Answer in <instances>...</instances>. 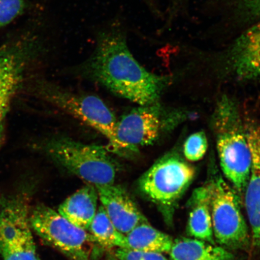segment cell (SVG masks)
Wrapping results in <instances>:
<instances>
[{
    "mask_svg": "<svg viewBox=\"0 0 260 260\" xmlns=\"http://www.w3.org/2000/svg\"><path fill=\"white\" fill-rule=\"evenodd\" d=\"M78 72L119 96L141 106L154 105L167 77L149 72L130 51L124 31L113 27L98 36L95 50Z\"/></svg>",
    "mask_w": 260,
    "mask_h": 260,
    "instance_id": "1",
    "label": "cell"
},
{
    "mask_svg": "<svg viewBox=\"0 0 260 260\" xmlns=\"http://www.w3.org/2000/svg\"><path fill=\"white\" fill-rule=\"evenodd\" d=\"M235 104L227 97L217 104L213 126L220 165L237 193L242 195L248 183L252 165L246 128Z\"/></svg>",
    "mask_w": 260,
    "mask_h": 260,
    "instance_id": "2",
    "label": "cell"
},
{
    "mask_svg": "<svg viewBox=\"0 0 260 260\" xmlns=\"http://www.w3.org/2000/svg\"><path fill=\"white\" fill-rule=\"evenodd\" d=\"M195 176L192 166L170 153L156 161L139 179L141 192L158 208L168 225L173 223L179 201Z\"/></svg>",
    "mask_w": 260,
    "mask_h": 260,
    "instance_id": "3",
    "label": "cell"
},
{
    "mask_svg": "<svg viewBox=\"0 0 260 260\" xmlns=\"http://www.w3.org/2000/svg\"><path fill=\"white\" fill-rule=\"evenodd\" d=\"M45 150L55 162L88 184L95 186L115 182L118 165L103 146L61 138L49 141Z\"/></svg>",
    "mask_w": 260,
    "mask_h": 260,
    "instance_id": "4",
    "label": "cell"
},
{
    "mask_svg": "<svg viewBox=\"0 0 260 260\" xmlns=\"http://www.w3.org/2000/svg\"><path fill=\"white\" fill-rule=\"evenodd\" d=\"M208 181L216 243L228 250L248 248L251 239L242 212L239 194L219 174L212 175Z\"/></svg>",
    "mask_w": 260,
    "mask_h": 260,
    "instance_id": "5",
    "label": "cell"
},
{
    "mask_svg": "<svg viewBox=\"0 0 260 260\" xmlns=\"http://www.w3.org/2000/svg\"><path fill=\"white\" fill-rule=\"evenodd\" d=\"M29 222L32 232L70 260H92L95 239L50 207L36 206L30 210Z\"/></svg>",
    "mask_w": 260,
    "mask_h": 260,
    "instance_id": "6",
    "label": "cell"
},
{
    "mask_svg": "<svg viewBox=\"0 0 260 260\" xmlns=\"http://www.w3.org/2000/svg\"><path fill=\"white\" fill-rule=\"evenodd\" d=\"M24 195L0 200V255L3 260H40L29 222Z\"/></svg>",
    "mask_w": 260,
    "mask_h": 260,
    "instance_id": "7",
    "label": "cell"
},
{
    "mask_svg": "<svg viewBox=\"0 0 260 260\" xmlns=\"http://www.w3.org/2000/svg\"><path fill=\"white\" fill-rule=\"evenodd\" d=\"M41 93L48 102L102 133L108 140L112 150L116 153L124 154L116 138L118 121L112 110L100 98L68 92L53 86H45Z\"/></svg>",
    "mask_w": 260,
    "mask_h": 260,
    "instance_id": "8",
    "label": "cell"
},
{
    "mask_svg": "<svg viewBox=\"0 0 260 260\" xmlns=\"http://www.w3.org/2000/svg\"><path fill=\"white\" fill-rule=\"evenodd\" d=\"M165 121L157 103L141 106L123 115L116 128V138L123 154L153 144L165 128Z\"/></svg>",
    "mask_w": 260,
    "mask_h": 260,
    "instance_id": "9",
    "label": "cell"
},
{
    "mask_svg": "<svg viewBox=\"0 0 260 260\" xmlns=\"http://www.w3.org/2000/svg\"><path fill=\"white\" fill-rule=\"evenodd\" d=\"M99 200L116 229L126 235L136 226L148 221L127 191L113 184L95 186Z\"/></svg>",
    "mask_w": 260,
    "mask_h": 260,
    "instance_id": "10",
    "label": "cell"
},
{
    "mask_svg": "<svg viewBox=\"0 0 260 260\" xmlns=\"http://www.w3.org/2000/svg\"><path fill=\"white\" fill-rule=\"evenodd\" d=\"M226 53L228 62L239 79L260 78V21L240 35Z\"/></svg>",
    "mask_w": 260,
    "mask_h": 260,
    "instance_id": "11",
    "label": "cell"
},
{
    "mask_svg": "<svg viewBox=\"0 0 260 260\" xmlns=\"http://www.w3.org/2000/svg\"><path fill=\"white\" fill-rule=\"evenodd\" d=\"M247 138L252 155L251 173L245 191L247 216L251 229V242L260 251V126L246 128Z\"/></svg>",
    "mask_w": 260,
    "mask_h": 260,
    "instance_id": "12",
    "label": "cell"
},
{
    "mask_svg": "<svg viewBox=\"0 0 260 260\" xmlns=\"http://www.w3.org/2000/svg\"><path fill=\"white\" fill-rule=\"evenodd\" d=\"M27 55L11 49L0 54V139H3L5 119L16 91L23 80Z\"/></svg>",
    "mask_w": 260,
    "mask_h": 260,
    "instance_id": "13",
    "label": "cell"
},
{
    "mask_svg": "<svg viewBox=\"0 0 260 260\" xmlns=\"http://www.w3.org/2000/svg\"><path fill=\"white\" fill-rule=\"evenodd\" d=\"M187 207L189 210L187 235L193 238L216 245L211 219V189L209 181L193 191L188 201Z\"/></svg>",
    "mask_w": 260,
    "mask_h": 260,
    "instance_id": "14",
    "label": "cell"
},
{
    "mask_svg": "<svg viewBox=\"0 0 260 260\" xmlns=\"http://www.w3.org/2000/svg\"><path fill=\"white\" fill-rule=\"evenodd\" d=\"M99 200L95 186L88 184L67 198L58 213L74 225L87 231L96 213Z\"/></svg>",
    "mask_w": 260,
    "mask_h": 260,
    "instance_id": "15",
    "label": "cell"
},
{
    "mask_svg": "<svg viewBox=\"0 0 260 260\" xmlns=\"http://www.w3.org/2000/svg\"><path fill=\"white\" fill-rule=\"evenodd\" d=\"M171 260H234L230 250L194 238L174 240L170 252Z\"/></svg>",
    "mask_w": 260,
    "mask_h": 260,
    "instance_id": "16",
    "label": "cell"
},
{
    "mask_svg": "<svg viewBox=\"0 0 260 260\" xmlns=\"http://www.w3.org/2000/svg\"><path fill=\"white\" fill-rule=\"evenodd\" d=\"M125 236L129 249L161 253H169L174 240L167 234L149 225V222L136 226Z\"/></svg>",
    "mask_w": 260,
    "mask_h": 260,
    "instance_id": "17",
    "label": "cell"
},
{
    "mask_svg": "<svg viewBox=\"0 0 260 260\" xmlns=\"http://www.w3.org/2000/svg\"><path fill=\"white\" fill-rule=\"evenodd\" d=\"M87 231L98 244L106 248H128L125 235L116 229L102 206L98 209Z\"/></svg>",
    "mask_w": 260,
    "mask_h": 260,
    "instance_id": "18",
    "label": "cell"
},
{
    "mask_svg": "<svg viewBox=\"0 0 260 260\" xmlns=\"http://www.w3.org/2000/svg\"><path fill=\"white\" fill-rule=\"evenodd\" d=\"M208 141L206 133L203 131L193 133L188 137L184 144V155L188 161H198L206 155Z\"/></svg>",
    "mask_w": 260,
    "mask_h": 260,
    "instance_id": "19",
    "label": "cell"
},
{
    "mask_svg": "<svg viewBox=\"0 0 260 260\" xmlns=\"http://www.w3.org/2000/svg\"><path fill=\"white\" fill-rule=\"evenodd\" d=\"M24 7V0H0V27L11 23Z\"/></svg>",
    "mask_w": 260,
    "mask_h": 260,
    "instance_id": "20",
    "label": "cell"
},
{
    "mask_svg": "<svg viewBox=\"0 0 260 260\" xmlns=\"http://www.w3.org/2000/svg\"><path fill=\"white\" fill-rule=\"evenodd\" d=\"M115 255L118 260H171L161 253L140 251L129 248H117Z\"/></svg>",
    "mask_w": 260,
    "mask_h": 260,
    "instance_id": "21",
    "label": "cell"
},
{
    "mask_svg": "<svg viewBox=\"0 0 260 260\" xmlns=\"http://www.w3.org/2000/svg\"><path fill=\"white\" fill-rule=\"evenodd\" d=\"M235 7L249 17L260 19V0H233Z\"/></svg>",
    "mask_w": 260,
    "mask_h": 260,
    "instance_id": "22",
    "label": "cell"
},
{
    "mask_svg": "<svg viewBox=\"0 0 260 260\" xmlns=\"http://www.w3.org/2000/svg\"><path fill=\"white\" fill-rule=\"evenodd\" d=\"M5 50V48H0V54L2 53V51Z\"/></svg>",
    "mask_w": 260,
    "mask_h": 260,
    "instance_id": "23",
    "label": "cell"
}]
</instances>
